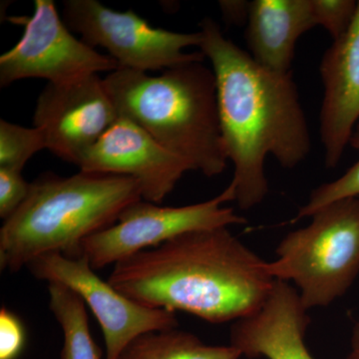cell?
<instances>
[{
	"mask_svg": "<svg viewBox=\"0 0 359 359\" xmlns=\"http://www.w3.org/2000/svg\"><path fill=\"white\" fill-rule=\"evenodd\" d=\"M200 28L199 48L216 77L222 138L233 166L228 187L238 207L247 211L268 195V156L285 169L308 158L309 123L292 73L280 74L257 65L211 18L201 21Z\"/></svg>",
	"mask_w": 359,
	"mask_h": 359,
	"instance_id": "6da1fadb",
	"label": "cell"
},
{
	"mask_svg": "<svg viewBox=\"0 0 359 359\" xmlns=\"http://www.w3.org/2000/svg\"><path fill=\"white\" fill-rule=\"evenodd\" d=\"M108 282L129 299L211 323L256 313L276 280L229 226L190 231L114 264Z\"/></svg>",
	"mask_w": 359,
	"mask_h": 359,
	"instance_id": "7a4b0ae2",
	"label": "cell"
},
{
	"mask_svg": "<svg viewBox=\"0 0 359 359\" xmlns=\"http://www.w3.org/2000/svg\"><path fill=\"white\" fill-rule=\"evenodd\" d=\"M142 199L140 187L130 177L42 174L0 229V268L18 273L48 252L81 257L87 238L113 226L125 208Z\"/></svg>",
	"mask_w": 359,
	"mask_h": 359,
	"instance_id": "3957f363",
	"label": "cell"
},
{
	"mask_svg": "<svg viewBox=\"0 0 359 359\" xmlns=\"http://www.w3.org/2000/svg\"><path fill=\"white\" fill-rule=\"evenodd\" d=\"M119 117L127 118L160 145L207 177L228 163L219 125L216 77L203 61L149 75L118 68L104 78Z\"/></svg>",
	"mask_w": 359,
	"mask_h": 359,
	"instance_id": "277c9868",
	"label": "cell"
},
{
	"mask_svg": "<svg viewBox=\"0 0 359 359\" xmlns=\"http://www.w3.org/2000/svg\"><path fill=\"white\" fill-rule=\"evenodd\" d=\"M308 226L290 231L269 262L276 280L292 282L308 309L325 308L346 294L359 275V198L321 208Z\"/></svg>",
	"mask_w": 359,
	"mask_h": 359,
	"instance_id": "5b68a950",
	"label": "cell"
},
{
	"mask_svg": "<svg viewBox=\"0 0 359 359\" xmlns=\"http://www.w3.org/2000/svg\"><path fill=\"white\" fill-rule=\"evenodd\" d=\"M62 18L85 43L109 52L120 68L147 73L205 58L201 51H186L189 47H200V32L180 33L153 27L133 11H113L97 0H66Z\"/></svg>",
	"mask_w": 359,
	"mask_h": 359,
	"instance_id": "8992f818",
	"label": "cell"
},
{
	"mask_svg": "<svg viewBox=\"0 0 359 359\" xmlns=\"http://www.w3.org/2000/svg\"><path fill=\"white\" fill-rule=\"evenodd\" d=\"M231 201L233 196L229 187L211 200L183 207L137 201L123 210L113 226L82 243V256L96 271L190 231L245 224V219L233 208L224 207Z\"/></svg>",
	"mask_w": 359,
	"mask_h": 359,
	"instance_id": "52a82bcc",
	"label": "cell"
},
{
	"mask_svg": "<svg viewBox=\"0 0 359 359\" xmlns=\"http://www.w3.org/2000/svg\"><path fill=\"white\" fill-rule=\"evenodd\" d=\"M13 20L25 26V32L20 41L0 56L1 87L29 78L63 83L120 68L115 59L73 35L53 0H35L32 16Z\"/></svg>",
	"mask_w": 359,
	"mask_h": 359,
	"instance_id": "ba28073f",
	"label": "cell"
},
{
	"mask_svg": "<svg viewBox=\"0 0 359 359\" xmlns=\"http://www.w3.org/2000/svg\"><path fill=\"white\" fill-rule=\"evenodd\" d=\"M34 278L60 283L76 292L102 328L106 359H118L133 340L148 332L178 327L176 314L129 299L96 275L86 257L48 252L27 264Z\"/></svg>",
	"mask_w": 359,
	"mask_h": 359,
	"instance_id": "9c48e42d",
	"label": "cell"
},
{
	"mask_svg": "<svg viewBox=\"0 0 359 359\" xmlns=\"http://www.w3.org/2000/svg\"><path fill=\"white\" fill-rule=\"evenodd\" d=\"M118 118L104 78L90 74L63 83H47L37 98L33 122L46 149L77 166Z\"/></svg>",
	"mask_w": 359,
	"mask_h": 359,
	"instance_id": "30bf717a",
	"label": "cell"
},
{
	"mask_svg": "<svg viewBox=\"0 0 359 359\" xmlns=\"http://www.w3.org/2000/svg\"><path fill=\"white\" fill-rule=\"evenodd\" d=\"M80 171L133 178L142 198L159 204L174 190L190 165L168 151L134 122L119 117L80 159Z\"/></svg>",
	"mask_w": 359,
	"mask_h": 359,
	"instance_id": "8fae6325",
	"label": "cell"
},
{
	"mask_svg": "<svg viewBox=\"0 0 359 359\" xmlns=\"http://www.w3.org/2000/svg\"><path fill=\"white\" fill-rule=\"evenodd\" d=\"M320 138L327 168L339 165L359 121V0L353 25L323 54Z\"/></svg>",
	"mask_w": 359,
	"mask_h": 359,
	"instance_id": "7c38bea8",
	"label": "cell"
},
{
	"mask_svg": "<svg viewBox=\"0 0 359 359\" xmlns=\"http://www.w3.org/2000/svg\"><path fill=\"white\" fill-rule=\"evenodd\" d=\"M309 323L297 289L276 280L264 306L233 323L231 346L252 359H314L304 340Z\"/></svg>",
	"mask_w": 359,
	"mask_h": 359,
	"instance_id": "4fadbf2b",
	"label": "cell"
},
{
	"mask_svg": "<svg viewBox=\"0 0 359 359\" xmlns=\"http://www.w3.org/2000/svg\"><path fill=\"white\" fill-rule=\"evenodd\" d=\"M314 26L311 0L250 1L245 29L249 54L266 69L289 74L297 40Z\"/></svg>",
	"mask_w": 359,
	"mask_h": 359,
	"instance_id": "5bb4252c",
	"label": "cell"
},
{
	"mask_svg": "<svg viewBox=\"0 0 359 359\" xmlns=\"http://www.w3.org/2000/svg\"><path fill=\"white\" fill-rule=\"evenodd\" d=\"M233 346H208L178 327L148 332L133 340L118 359H240Z\"/></svg>",
	"mask_w": 359,
	"mask_h": 359,
	"instance_id": "9a60e30c",
	"label": "cell"
},
{
	"mask_svg": "<svg viewBox=\"0 0 359 359\" xmlns=\"http://www.w3.org/2000/svg\"><path fill=\"white\" fill-rule=\"evenodd\" d=\"M49 309L65 337L60 359H101L102 351L90 332L87 306L69 287L48 283Z\"/></svg>",
	"mask_w": 359,
	"mask_h": 359,
	"instance_id": "2e32d148",
	"label": "cell"
},
{
	"mask_svg": "<svg viewBox=\"0 0 359 359\" xmlns=\"http://www.w3.org/2000/svg\"><path fill=\"white\" fill-rule=\"evenodd\" d=\"M46 149L39 129L0 120V169L22 171L35 153Z\"/></svg>",
	"mask_w": 359,
	"mask_h": 359,
	"instance_id": "e0dca14e",
	"label": "cell"
},
{
	"mask_svg": "<svg viewBox=\"0 0 359 359\" xmlns=\"http://www.w3.org/2000/svg\"><path fill=\"white\" fill-rule=\"evenodd\" d=\"M349 145L359 152V121L351 135ZM347 198H359V159L339 178L314 189L308 202L297 212L294 222L311 218L321 208Z\"/></svg>",
	"mask_w": 359,
	"mask_h": 359,
	"instance_id": "ac0fdd59",
	"label": "cell"
},
{
	"mask_svg": "<svg viewBox=\"0 0 359 359\" xmlns=\"http://www.w3.org/2000/svg\"><path fill=\"white\" fill-rule=\"evenodd\" d=\"M311 4L316 26H323L334 40L348 30L358 8L355 0H311Z\"/></svg>",
	"mask_w": 359,
	"mask_h": 359,
	"instance_id": "d6986e66",
	"label": "cell"
},
{
	"mask_svg": "<svg viewBox=\"0 0 359 359\" xmlns=\"http://www.w3.org/2000/svg\"><path fill=\"white\" fill-rule=\"evenodd\" d=\"M25 344V327L20 316L6 306H2L0 309V359H18Z\"/></svg>",
	"mask_w": 359,
	"mask_h": 359,
	"instance_id": "ffe728a7",
	"label": "cell"
},
{
	"mask_svg": "<svg viewBox=\"0 0 359 359\" xmlns=\"http://www.w3.org/2000/svg\"><path fill=\"white\" fill-rule=\"evenodd\" d=\"M30 183L21 171L0 169V217L6 221L22 205L29 193Z\"/></svg>",
	"mask_w": 359,
	"mask_h": 359,
	"instance_id": "44dd1931",
	"label": "cell"
},
{
	"mask_svg": "<svg viewBox=\"0 0 359 359\" xmlns=\"http://www.w3.org/2000/svg\"><path fill=\"white\" fill-rule=\"evenodd\" d=\"M219 9L224 21L229 25H242L249 18L250 1L244 0H222Z\"/></svg>",
	"mask_w": 359,
	"mask_h": 359,
	"instance_id": "7402d4cb",
	"label": "cell"
},
{
	"mask_svg": "<svg viewBox=\"0 0 359 359\" xmlns=\"http://www.w3.org/2000/svg\"><path fill=\"white\" fill-rule=\"evenodd\" d=\"M351 340V351L344 359H359V321L354 325Z\"/></svg>",
	"mask_w": 359,
	"mask_h": 359,
	"instance_id": "603a6c76",
	"label": "cell"
}]
</instances>
